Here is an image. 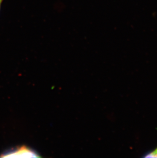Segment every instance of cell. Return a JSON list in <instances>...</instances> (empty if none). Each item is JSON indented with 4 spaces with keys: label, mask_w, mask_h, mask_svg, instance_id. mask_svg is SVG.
I'll list each match as a JSON object with an SVG mask.
<instances>
[{
    "label": "cell",
    "mask_w": 157,
    "mask_h": 158,
    "mask_svg": "<svg viewBox=\"0 0 157 158\" xmlns=\"http://www.w3.org/2000/svg\"><path fill=\"white\" fill-rule=\"evenodd\" d=\"M5 157H25V158H30V157H39L38 154L33 151L30 148L27 146H22L19 148H16V149L9 152L6 153ZM4 156V157H5Z\"/></svg>",
    "instance_id": "cell-1"
},
{
    "label": "cell",
    "mask_w": 157,
    "mask_h": 158,
    "mask_svg": "<svg viewBox=\"0 0 157 158\" xmlns=\"http://www.w3.org/2000/svg\"><path fill=\"white\" fill-rule=\"evenodd\" d=\"M145 158L147 157H157V148L155 149L154 151H152L151 152H148V154H147L146 156H144Z\"/></svg>",
    "instance_id": "cell-2"
},
{
    "label": "cell",
    "mask_w": 157,
    "mask_h": 158,
    "mask_svg": "<svg viewBox=\"0 0 157 158\" xmlns=\"http://www.w3.org/2000/svg\"><path fill=\"white\" fill-rule=\"evenodd\" d=\"M3 1V0H0V8H1V4Z\"/></svg>",
    "instance_id": "cell-3"
}]
</instances>
